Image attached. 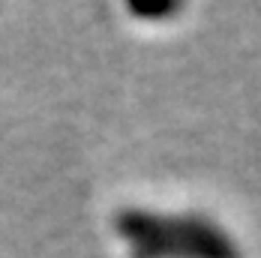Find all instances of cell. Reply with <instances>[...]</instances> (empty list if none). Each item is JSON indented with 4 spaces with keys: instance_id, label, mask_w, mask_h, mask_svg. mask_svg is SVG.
Listing matches in <instances>:
<instances>
[{
    "instance_id": "obj_1",
    "label": "cell",
    "mask_w": 261,
    "mask_h": 258,
    "mask_svg": "<svg viewBox=\"0 0 261 258\" xmlns=\"http://www.w3.org/2000/svg\"><path fill=\"white\" fill-rule=\"evenodd\" d=\"M117 228L132 243L135 258H237V246L228 234L192 216L123 210Z\"/></svg>"
},
{
    "instance_id": "obj_2",
    "label": "cell",
    "mask_w": 261,
    "mask_h": 258,
    "mask_svg": "<svg viewBox=\"0 0 261 258\" xmlns=\"http://www.w3.org/2000/svg\"><path fill=\"white\" fill-rule=\"evenodd\" d=\"M180 6L177 3H129V12L138 18H165V15H174Z\"/></svg>"
}]
</instances>
